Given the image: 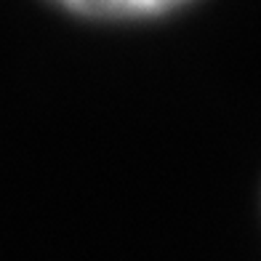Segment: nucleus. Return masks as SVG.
I'll list each match as a JSON object with an SVG mask.
<instances>
[{"label":"nucleus","mask_w":261,"mask_h":261,"mask_svg":"<svg viewBox=\"0 0 261 261\" xmlns=\"http://www.w3.org/2000/svg\"><path fill=\"white\" fill-rule=\"evenodd\" d=\"M56 3L86 16H147L168 11L184 0H56Z\"/></svg>","instance_id":"nucleus-1"}]
</instances>
